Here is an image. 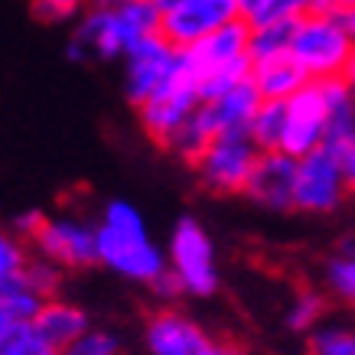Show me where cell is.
Here are the masks:
<instances>
[{
	"label": "cell",
	"mask_w": 355,
	"mask_h": 355,
	"mask_svg": "<svg viewBox=\"0 0 355 355\" xmlns=\"http://www.w3.org/2000/svg\"><path fill=\"white\" fill-rule=\"evenodd\" d=\"M46 212H40V209H30V212H20V216L13 218V232L20 238H26V241H33V235L40 232V225H43Z\"/></svg>",
	"instance_id": "cell-27"
},
{
	"label": "cell",
	"mask_w": 355,
	"mask_h": 355,
	"mask_svg": "<svg viewBox=\"0 0 355 355\" xmlns=\"http://www.w3.org/2000/svg\"><path fill=\"white\" fill-rule=\"evenodd\" d=\"M30 245L33 254L53 261L62 270H85L101 264L98 261V218H88L82 212L46 216Z\"/></svg>",
	"instance_id": "cell-8"
},
{
	"label": "cell",
	"mask_w": 355,
	"mask_h": 355,
	"mask_svg": "<svg viewBox=\"0 0 355 355\" xmlns=\"http://www.w3.org/2000/svg\"><path fill=\"white\" fill-rule=\"evenodd\" d=\"M251 82L264 101H287L313 78L291 53H277L268 59H251Z\"/></svg>",
	"instance_id": "cell-16"
},
{
	"label": "cell",
	"mask_w": 355,
	"mask_h": 355,
	"mask_svg": "<svg viewBox=\"0 0 355 355\" xmlns=\"http://www.w3.org/2000/svg\"><path fill=\"white\" fill-rule=\"evenodd\" d=\"M0 355H59V352H55L53 345H49V339L36 329V323H20L0 343Z\"/></svg>",
	"instance_id": "cell-24"
},
{
	"label": "cell",
	"mask_w": 355,
	"mask_h": 355,
	"mask_svg": "<svg viewBox=\"0 0 355 355\" xmlns=\"http://www.w3.org/2000/svg\"><path fill=\"white\" fill-rule=\"evenodd\" d=\"M291 30L293 23H261V26H251V59L291 53Z\"/></svg>",
	"instance_id": "cell-23"
},
{
	"label": "cell",
	"mask_w": 355,
	"mask_h": 355,
	"mask_svg": "<svg viewBox=\"0 0 355 355\" xmlns=\"http://www.w3.org/2000/svg\"><path fill=\"white\" fill-rule=\"evenodd\" d=\"M59 355H69V352H59Z\"/></svg>",
	"instance_id": "cell-34"
},
{
	"label": "cell",
	"mask_w": 355,
	"mask_h": 355,
	"mask_svg": "<svg viewBox=\"0 0 355 355\" xmlns=\"http://www.w3.org/2000/svg\"><path fill=\"white\" fill-rule=\"evenodd\" d=\"M261 101H264V98L258 95L254 82L248 78V82L228 88V92H222V95L202 98V105L196 108V121H199V128L205 130V137L209 140L218 137V134L248 130L251 128L254 111L261 108Z\"/></svg>",
	"instance_id": "cell-13"
},
{
	"label": "cell",
	"mask_w": 355,
	"mask_h": 355,
	"mask_svg": "<svg viewBox=\"0 0 355 355\" xmlns=\"http://www.w3.org/2000/svg\"><path fill=\"white\" fill-rule=\"evenodd\" d=\"M33 258V245L20 238L13 228H0V287L23 277V270Z\"/></svg>",
	"instance_id": "cell-20"
},
{
	"label": "cell",
	"mask_w": 355,
	"mask_h": 355,
	"mask_svg": "<svg viewBox=\"0 0 355 355\" xmlns=\"http://www.w3.org/2000/svg\"><path fill=\"white\" fill-rule=\"evenodd\" d=\"M343 17H345V26H349V33L355 36V7H352V10H345Z\"/></svg>",
	"instance_id": "cell-33"
},
{
	"label": "cell",
	"mask_w": 355,
	"mask_h": 355,
	"mask_svg": "<svg viewBox=\"0 0 355 355\" xmlns=\"http://www.w3.org/2000/svg\"><path fill=\"white\" fill-rule=\"evenodd\" d=\"M349 180L343 170V153L333 147L297 157V186H293V212L303 216H329L349 199Z\"/></svg>",
	"instance_id": "cell-9"
},
{
	"label": "cell",
	"mask_w": 355,
	"mask_h": 355,
	"mask_svg": "<svg viewBox=\"0 0 355 355\" xmlns=\"http://www.w3.org/2000/svg\"><path fill=\"white\" fill-rule=\"evenodd\" d=\"M323 287L345 306H355V241H345L323 264Z\"/></svg>",
	"instance_id": "cell-18"
},
{
	"label": "cell",
	"mask_w": 355,
	"mask_h": 355,
	"mask_svg": "<svg viewBox=\"0 0 355 355\" xmlns=\"http://www.w3.org/2000/svg\"><path fill=\"white\" fill-rule=\"evenodd\" d=\"M235 3H238L241 20H245L248 26H258V23L268 17V7H270V0H235Z\"/></svg>",
	"instance_id": "cell-28"
},
{
	"label": "cell",
	"mask_w": 355,
	"mask_h": 355,
	"mask_svg": "<svg viewBox=\"0 0 355 355\" xmlns=\"http://www.w3.org/2000/svg\"><path fill=\"white\" fill-rule=\"evenodd\" d=\"M248 134H251V140L258 144L261 150H280V140H284V101H261V108L251 118Z\"/></svg>",
	"instance_id": "cell-21"
},
{
	"label": "cell",
	"mask_w": 355,
	"mask_h": 355,
	"mask_svg": "<svg viewBox=\"0 0 355 355\" xmlns=\"http://www.w3.org/2000/svg\"><path fill=\"white\" fill-rule=\"evenodd\" d=\"M62 274L65 270L59 268V264L40 258V254H33L30 264H26V270H23V280H26L40 297L49 300V297H59V291H62Z\"/></svg>",
	"instance_id": "cell-25"
},
{
	"label": "cell",
	"mask_w": 355,
	"mask_h": 355,
	"mask_svg": "<svg viewBox=\"0 0 355 355\" xmlns=\"http://www.w3.org/2000/svg\"><path fill=\"white\" fill-rule=\"evenodd\" d=\"M33 323L49 339V345H53L55 352H69V349L92 329L88 313L82 310L78 303L65 300V297H49V300L43 303V310L36 313Z\"/></svg>",
	"instance_id": "cell-15"
},
{
	"label": "cell",
	"mask_w": 355,
	"mask_h": 355,
	"mask_svg": "<svg viewBox=\"0 0 355 355\" xmlns=\"http://www.w3.org/2000/svg\"><path fill=\"white\" fill-rule=\"evenodd\" d=\"M17 326H20V320H17V316H13V313L7 310L3 303H0V343H3V339H7V336H10Z\"/></svg>",
	"instance_id": "cell-31"
},
{
	"label": "cell",
	"mask_w": 355,
	"mask_h": 355,
	"mask_svg": "<svg viewBox=\"0 0 355 355\" xmlns=\"http://www.w3.org/2000/svg\"><path fill=\"white\" fill-rule=\"evenodd\" d=\"M339 153H343V170H345V180H349V193L355 196V137Z\"/></svg>",
	"instance_id": "cell-29"
},
{
	"label": "cell",
	"mask_w": 355,
	"mask_h": 355,
	"mask_svg": "<svg viewBox=\"0 0 355 355\" xmlns=\"http://www.w3.org/2000/svg\"><path fill=\"white\" fill-rule=\"evenodd\" d=\"M326 144V95L323 82H306V85L284 101V140L280 150L291 157L316 150Z\"/></svg>",
	"instance_id": "cell-12"
},
{
	"label": "cell",
	"mask_w": 355,
	"mask_h": 355,
	"mask_svg": "<svg viewBox=\"0 0 355 355\" xmlns=\"http://www.w3.org/2000/svg\"><path fill=\"white\" fill-rule=\"evenodd\" d=\"M166 264L183 297H212L218 291V254L216 241L199 218H180L166 241Z\"/></svg>",
	"instance_id": "cell-4"
},
{
	"label": "cell",
	"mask_w": 355,
	"mask_h": 355,
	"mask_svg": "<svg viewBox=\"0 0 355 355\" xmlns=\"http://www.w3.org/2000/svg\"><path fill=\"white\" fill-rule=\"evenodd\" d=\"M98 261L140 287H153L170 270L166 248L153 241L140 209L128 199H108L98 212Z\"/></svg>",
	"instance_id": "cell-2"
},
{
	"label": "cell",
	"mask_w": 355,
	"mask_h": 355,
	"mask_svg": "<svg viewBox=\"0 0 355 355\" xmlns=\"http://www.w3.org/2000/svg\"><path fill=\"white\" fill-rule=\"evenodd\" d=\"M345 82L352 85V92H355V49H352V55H349V65H345Z\"/></svg>",
	"instance_id": "cell-32"
},
{
	"label": "cell",
	"mask_w": 355,
	"mask_h": 355,
	"mask_svg": "<svg viewBox=\"0 0 355 355\" xmlns=\"http://www.w3.org/2000/svg\"><path fill=\"white\" fill-rule=\"evenodd\" d=\"M326 316V297L313 287H303V291L293 293V300L287 303V313L284 320L291 326L293 333H313L316 326H323Z\"/></svg>",
	"instance_id": "cell-19"
},
{
	"label": "cell",
	"mask_w": 355,
	"mask_h": 355,
	"mask_svg": "<svg viewBox=\"0 0 355 355\" xmlns=\"http://www.w3.org/2000/svg\"><path fill=\"white\" fill-rule=\"evenodd\" d=\"M199 105H202V88H199V78H196V72L189 69L183 55L180 72L157 95H150L144 105H137V121L144 134L166 150L170 140L189 124V118L196 114Z\"/></svg>",
	"instance_id": "cell-7"
},
{
	"label": "cell",
	"mask_w": 355,
	"mask_h": 355,
	"mask_svg": "<svg viewBox=\"0 0 355 355\" xmlns=\"http://www.w3.org/2000/svg\"><path fill=\"white\" fill-rule=\"evenodd\" d=\"M69 355H121V339L111 329H88L82 339H78Z\"/></svg>",
	"instance_id": "cell-26"
},
{
	"label": "cell",
	"mask_w": 355,
	"mask_h": 355,
	"mask_svg": "<svg viewBox=\"0 0 355 355\" xmlns=\"http://www.w3.org/2000/svg\"><path fill=\"white\" fill-rule=\"evenodd\" d=\"M293 186H297V157L284 150H264L245 196L268 212H293Z\"/></svg>",
	"instance_id": "cell-14"
},
{
	"label": "cell",
	"mask_w": 355,
	"mask_h": 355,
	"mask_svg": "<svg viewBox=\"0 0 355 355\" xmlns=\"http://www.w3.org/2000/svg\"><path fill=\"white\" fill-rule=\"evenodd\" d=\"M121 62H124V95L137 108L180 72L183 49H176L163 33H153L137 46H130Z\"/></svg>",
	"instance_id": "cell-11"
},
{
	"label": "cell",
	"mask_w": 355,
	"mask_h": 355,
	"mask_svg": "<svg viewBox=\"0 0 355 355\" xmlns=\"http://www.w3.org/2000/svg\"><path fill=\"white\" fill-rule=\"evenodd\" d=\"M352 7L355 0H313V10H323V13H345Z\"/></svg>",
	"instance_id": "cell-30"
},
{
	"label": "cell",
	"mask_w": 355,
	"mask_h": 355,
	"mask_svg": "<svg viewBox=\"0 0 355 355\" xmlns=\"http://www.w3.org/2000/svg\"><path fill=\"white\" fill-rule=\"evenodd\" d=\"M310 355H355V329L352 326H316L306 343Z\"/></svg>",
	"instance_id": "cell-22"
},
{
	"label": "cell",
	"mask_w": 355,
	"mask_h": 355,
	"mask_svg": "<svg viewBox=\"0 0 355 355\" xmlns=\"http://www.w3.org/2000/svg\"><path fill=\"white\" fill-rule=\"evenodd\" d=\"M326 144L333 150H343L355 137V92L345 78H326Z\"/></svg>",
	"instance_id": "cell-17"
},
{
	"label": "cell",
	"mask_w": 355,
	"mask_h": 355,
	"mask_svg": "<svg viewBox=\"0 0 355 355\" xmlns=\"http://www.w3.org/2000/svg\"><path fill=\"white\" fill-rule=\"evenodd\" d=\"M261 153L264 150L251 140L248 130H235V134L212 137L189 166H193L199 186L212 196H245Z\"/></svg>",
	"instance_id": "cell-5"
},
{
	"label": "cell",
	"mask_w": 355,
	"mask_h": 355,
	"mask_svg": "<svg viewBox=\"0 0 355 355\" xmlns=\"http://www.w3.org/2000/svg\"><path fill=\"white\" fill-rule=\"evenodd\" d=\"M355 49V36L345 26L343 13L310 10L293 20L291 30V55L303 65L313 82L343 78L349 55Z\"/></svg>",
	"instance_id": "cell-3"
},
{
	"label": "cell",
	"mask_w": 355,
	"mask_h": 355,
	"mask_svg": "<svg viewBox=\"0 0 355 355\" xmlns=\"http://www.w3.org/2000/svg\"><path fill=\"white\" fill-rule=\"evenodd\" d=\"M160 33L157 0H118L88 3L69 36V59L76 62H111L124 59L130 46Z\"/></svg>",
	"instance_id": "cell-1"
},
{
	"label": "cell",
	"mask_w": 355,
	"mask_h": 355,
	"mask_svg": "<svg viewBox=\"0 0 355 355\" xmlns=\"http://www.w3.org/2000/svg\"><path fill=\"white\" fill-rule=\"evenodd\" d=\"M160 33L176 49L202 43L205 36L241 20L235 0H157Z\"/></svg>",
	"instance_id": "cell-10"
},
{
	"label": "cell",
	"mask_w": 355,
	"mask_h": 355,
	"mask_svg": "<svg viewBox=\"0 0 355 355\" xmlns=\"http://www.w3.org/2000/svg\"><path fill=\"white\" fill-rule=\"evenodd\" d=\"M144 349L147 355H248L241 343L216 336L173 303L144 320Z\"/></svg>",
	"instance_id": "cell-6"
}]
</instances>
